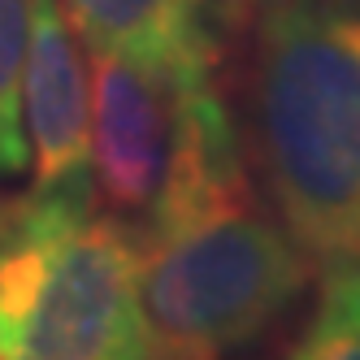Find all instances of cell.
Here are the masks:
<instances>
[{
	"label": "cell",
	"mask_w": 360,
	"mask_h": 360,
	"mask_svg": "<svg viewBox=\"0 0 360 360\" xmlns=\"http://www.w3.org/2000/svg\"><path fill=\"white\" fill-rule=\"evenodd\" d=\"M135 230L152 360H226L308 287V256L248 174L221 74L187 87L165 178Z\"/></svg>",
	"instance_id": "6da1fadb"
},
{
	"label": "cell",
	"mask_w": 360,
	"mask_h": 360,
	"mask_svg": "<svg viewBox=\"0 0 360 360\" xmlns=\"http://www.w3.org/2000/svg\"><path fill=\"white\" fill-rule=\"evenodd\" d=\"M243 148L308 265H360V0H261Z\"/></svg>",
	"instance_id": "7a4b0ae2"
},
{
	"label": "cell",
	"mask_w": 360,
	"mask_h": 360,
	"mask_svg": "<svg viewBox=\"0 0 360 360\" xmlns=\"http://www.w3.org/2000/svg\"><path fill=\"white\" fill-rule=\"evenodd\" d=\"M0 360H152L139 230L96 191L0 195Z\"/></svg>",
	"instance_id": "3957f363"
},
{
	"label": "cell",
	"mask_w": 360,
	"mask_h": 360,
	"mask_svg": "<svg viewBox=\"0 0 360 360\" xmlns=\"http://www.w3.org/2000/svg\"><path fill=\"white\" fill-rule=\"evenodd\" d=\"M91 70V187L117 217H143L165 178L183 96L221 70H169L87 48Z\"/></svg>",
	"instance_id": "277c9868"
},
{
	"label": "cell",
	"mask_w": 360,
	"mask_h": 360,
	"mask_svg": "<svg viewBox=\"0 0 360 360\" xmlns=\"http://www.w3.org/2000/svg\"><path fill=\"white\" fill-rule=\"evenodd\" d=\"M22 126L31 152V191H96L87 44L61 0H35V31L22 74Z\"/></svg>",
	"instance_id": "5b68a950"
},
{
	"label": "cell",
	"mask_w": 360,
	"mask_h": 360,
	"mask_svg": "<svg viewBox=\"0 0 360 360\" xmlns=\"http://www.w3.org/2000/svg\"><path fill=\"white\" fill-rule=\"evenodd\" d=\"M87 48L169 70H221L226 39L204 0H61Z\"/></svg>",
	"instance_id": "8992f818"
},
{
	"label": "cell",
	"mask_w": 360,
	"mask_h": 360,
	"mask_svg": "<svg viewBox=\"0 0 360 360\" xmlns=\"http://www.w3.org/2000/svg\"><path fill=\"white\" fill-rule=\"evenodd\" d=\"M35 31V0H0V178H18L31 165L22 126V74Z\"/></svg>",
	"instance_id": "52a82bcc"
},
{
	"label": "cell",
	"mask_w": 360,
	"mask_h": 360,
	"mask_svg": "<svg viewBox=\"0 0 360 360\" xmlns=\"http://www.w3.org/2000/svg\"><path fill=\"white\" fill-rule=\"evenodd\" d=\"M291 360H360V265L326 269Z\"/></svg>",
	"instance_id": "ba28073f"
},
{
	"label": "cell",
	"mask_w": 360,
	"mask_h": 360,
	"mask_svg": "<svg viewBox=\"0 0 360 360\" xmlns=\"http://www.w3.org/2000/svg\"><path fill=\"white\" fill-rule=\"evenodd\" d=\"M204 5H209V18L221 31V39H235V35L248 31V22H252V13H256L261 0H204Z\"/></svg>",
	"instance_id": "9c48e42d"
}]
</instances>
